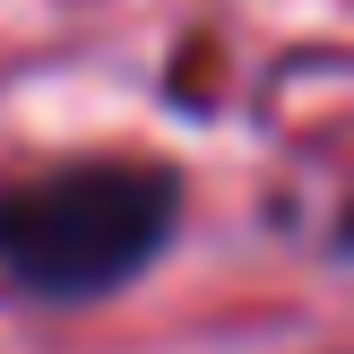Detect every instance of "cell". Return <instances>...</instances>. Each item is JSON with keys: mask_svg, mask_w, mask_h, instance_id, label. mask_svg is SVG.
Wrapping results in <instances>:
<instances>
[{"mask_svg": "<svg viewBox=\"0 0 354 354\" xmlns=\"http://www.w3.org/2000/svg\"><path fill=\"white\" fill-rule=\"evenodd\" d=\"M182 234V173L156 156H69L0 190V294L104 303Z\"/></svg>", "mask_w": 354, "mask_h": 354, "instance_id": "1", "label": "cell"}, {"mask_svg": "<svg viewBox=\"0 0 354 354\" xmlns=\"http://www.w3.org/2000/svg\"><path fill=\"white\" fill-rule=\"evenodd\" d=\"M337 251H346V259H354V199H346V207H337Z\"/></svg>", "mask_w": 354, "mask_h": 354, "instance_id": "2", "label": "cell"}]
</instances>
